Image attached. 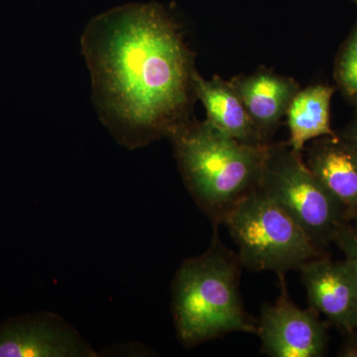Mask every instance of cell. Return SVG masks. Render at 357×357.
<instances>
[{
  "instance_id": "6da1fadb",
  "label": "cell",
  "mask_w": 357,
  "mask_h": 357,
  "mask_svg": "<svg viewBox=\"0 0 357 357\" xmlns=\"http://www.w3.org/2000/svg\"><path fill=\"white\" fill-rule=\"evenodd\" d=\"M102 122L128 149L170 138L192 117L195 53L156 2L115 7L81 39Z\"/></svg>"
},
{
  "instance_id": "7a4b0ae2",
  "label": "cell",
  "mask_w": 357,
  "mask_h": 357,
  "mask_svg": "<svg viewBox=\"0 0 357 357\" xmlns=\"http://www.w3.org/2000/svg\"><path fill=\"white\" fill-rule=\"evenodd\" d=\"M169 139L185 187L215 227L259 187L267 145L244 144L196 119Z\"/></svg>"
},
{
  "instance_id": "3957f363",
  "label": "cell",
  "mask_w": 357,
  "mask_h": 357,
  "mask_svg": "<svg viewBox=\"0 0 357 357\" xmlns=\"http://www.w3.org/2000/svg\"><path fill=\"white\" fill-rule=\"evenodd\" d=\"M215 234L211 248L182 263L172 285L176 333L192 347L229 333H257L239 293L241 265Z\"/></svg>"
},
{
  "instance_id": "277c9868",
  "label": "cell",
  "mask_w": 357,
  "mask_h": 357,
  "mask_svg": "<svg viewBox=\"0 0 357 357\" xmlns=\"http://www.w3.org/2000/svg\"><path fill=\"white\" fill-rule=\"evenodd\" d=\"M222 223L239 249V261L251 271H273L283 276L326 255L260 189L241 199Z\"/></svg>"
},
{
  "instance_id": "5b68a950",
  "label": "cell",
  "mask_w": 357,
  "mask_h": 357,
  "mask_svg": "<svg viewBox=\"0 0 357 357\" xmlns=\"http://www.w3.org/2000/svg\"><path fill=\"white\" fill-rule=\"evenodd\" d=\"M287 142L267 145L259 187L304 230L321 252L335 243L337 230L351 222L342 203L321 184Z\"/></svg>"
},
{
  "instance_id": "8992f818",
  "label": "cell",
  "mask_w": 357,
  "mask_h": 357,
  "mask_svg": "<svg viewBox=\"0 0 357 357\" xmlns=\"http://www.w3.org/2000/svg\"><path fill=\"white\" fill-rule=\"evenodd\" d=\"M328 328L318 312L300 309L283 289L274 305L263 307L257 335L267 356L321 357L328 347Z\"/></svg>"
},
{
  "instance_id": "52a82bcc",
  "label": "cell",
  "mask_w": 357,
  "mask_h": 357,
  "mask_svg": "<svg viewBox=\"0 0 357 357\" xmlns=\"http://www.w3.org/2000/svg\"><path fill=\"white\" fill-rule=\"evenodd\" d=\"M70 323L49 312L26 314L0 326V357H95Z\"/></svg>"
},
{
  "instance_id": "ba28073f",
  "label": "cell",
  "mask_w": 357,
  "mask_h": 357,
  "mask_svg": "<svg viewBox=\"0 0 357 357\" xmlns=\"http://www.w3.org/2000/svg\"><path fill=\"white\" fill-rule=\"evenodd\" d=\"M310 307L347 333L357 303V269L344 259L333 261L326 255L301 267Z\"/></svg>"
},
{
  "instance_id": "9c48e42d",
  "label": "cell",
  "mask_w": 357,
  "mask_h": 357,
  "mask_svg": "<svg viewBox=\"0 0 357 357\" xmlns=\"http://www.w3.org/2000/svg\"><path fill=\"white\" fill-rule=\"evenodd\" d=\"M246 112L266 144L287 114L300 86L292 77L261 67L250 75H239L229 81Z\"/></svg>"
},
{
  "instance_id": "30bf717a",
  "label": "cell",
  "mask_w": 357,
  "mask_h": 357,
  "mask_svg": "<svg viewBox=\"0 0 357 357\" xmlns=\"http://www.w3.org/2000/svg\"><path fill=\"white\" fill-rule=\"evenodd\" d=\"M306 164L349 213L357 215V144L342 133L312 140Z\"/></svg>"
},
{
  "instance_id": "8fae6325",
  "label": "cell",
  "mask_w": 357,
  "mask_h": 357,
  "mask_svg": "<svg viewBox=\"0 0 357 357\" xmlns=\"http://www.w3.org/2000/svg\"><path fill=\"white\" fill-rule=\"evenodd\" d=\"M197 100L206 112V121L220 132L244 144L264 146L255 124L229 81L213 76L204 79L198 72L194 77Z\"/></svg>"
},
{
  "instance_id": "7c38bea8",
  "label": "cell",
  "mask_w": 357,
  "mask_h": 357,
  "mask_svg": "<svg viewBox=\"0 0 357 357\" xmlns=\"http://www.w3.org/2000/svg\"><path fill=\"white\" fill-rule=\"evenodd\" d=\"M335 88L328 84H314L300 89L293 98L287 114L290 130L289 146L303 153L309 141L335 135L331 126V102Z\"/></svg>"
},
{
  "instance_id": "4fadbf2b",
  "label": "cell",
  "mask_w": 357,
  "mask_h": 357,
  "mask_svg": "<svg viewBox=\"0 0 357 357\" xmlns=\"http://www.w3.org/2000/svg\"><path fill=\"white\" fill-rule=\"evenodd\" d=\"M333 77L345 100L357 107V20L338 51Z\"/></svg>"
},
{
  "instance_id": "5bb4252c",
  "label": "cell",
  "mask_w": 357,
  "mask_h": 357,
  "mask_svg": "<svg viewBox=\"0 0 357 357\" xmlns=\"http://www.w3.org/2000/svg\"><path fill=\"white\" fill-rule=\"evenodd\" d=\"M335 243L357 269V225L352 222L344 223L337 230Z\"/></svg>"
},
{
  "instance_id": "9a60e30c",
  "label": "cell",
  "mask_w": 357,
  "mask_h": 357,
  "mask_svg": "<svg viewBox=\"0 0 357 357\" xmlns=\"http://www.w3.org/2000/svg\"><path fill=\"white\" fill-rule=\"evenodd\" d=\"M344 342L340 345L337 351V356L340 357H357V333H345Z\"/></svg>"
},
{
  "instance_id": "2e32d148",
  "label": "cell",
  "mask_w": 357,
  "mask_h": 357,
  "mask_svg": "<svg viewBox=\"0 0 357 357\" xmlns=\"http://www.w3.org/2000/svg\"><path fill=\"white\" fill-rule=\"evenodd\" d=\"M342 133L357 144V107H356V112H354L351 121Z\"/></svg>"
},
{
  "instance_id": "e0dca14e",
  "label": "cell",
  "mask_w": 357,
  "mask_h": 357,
  "mask_svg": "<svg viewBox=\"0 0 357 357\" xmlns=\"http://www.w3.org/2000/svg\"><path fill=\"white\" fill-rule=\"evenodd\" d=\"M357 333V303L354 307V312H352L351 321H349V333Z\"/></svg>"
},
{
  "instance_id": "ac0fdd59",
  "label": "cell",
  "mask_w": 357,
  "mask_h": 357,
  "mask_svg": "<svg viewBox=\"0 0 357 357\" xmlns=\"http://www.w3.org/2000/svg\"><path fill=\"white\" fill-rule=\"evenodd\" d=\"M351 222L356 223V225H357V215H354V217L352 218Z\"/></svg>"
},
{
  "instance_id": "d6986e66",
  "label": "cell",
  "mask_w": 357,
  "mask_h": 357,
  "mask_svg": "<svg viewBox=\"0 0 357 357\" xmlns=\"http://www.w3.org/2000/svg\"><path fill=\"white\" fill-rule=\"evenodd\" d=\"M351 1H352V2H354V3H356V6H357V0H351Z\"/></svg>"
}]
</instances>
